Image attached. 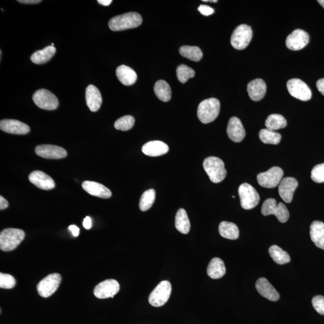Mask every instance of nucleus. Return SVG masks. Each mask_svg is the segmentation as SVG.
Masks as SVG:
<instances>
[{"mask_svg":"<svg viewBox=\"0 0 324 324\" xmlns=\"http://www.w3.org/2000/svg\"><path fill=\"white\" fill-rule=\"evenodd\" d=\"M142 18L137 12H129L114 17L109 22V29L114 32H119L135 29L141 25Z\"/></svg>","mask_w":324,"mask_h":324,"instance_id":"1","label":"nucleus"},{"mask_svg":"<svg viewBox=\"0 0 324 324\" xmlns=\"http://www.w3.org/2000/svg\"><path fill=\"white\" fill-rule=\"evenodd\" d=\"M195 76V72L193 69L188 67L186 65L181 64L177 67V77L179 81L182 84H185Z\"/></svg>","mask_w":324,"mask_h":324,"instance_id":"37","label":"nucleus"},{"mask_svg":"<svg viewBox=\"0 0 324 324\" xmlns=\"http://www.w3.org/2000/svg\"><path fill=\"white\" fill-rule=\"evenodd\" d=\"M259 139L267 144L277 145L280 143L281 136L280 134L268 129H262L259 133Z\"/></svg>","mask_w":324,"mask_h":324,"instance_id":"34","label":"nucleus"},{"mask_svg":"<svg viewBox=\"0 0 324 324\" xmlns=\"http://www.w3.org/2000/svg\"><path fill=\"white\" fill-rule=\"evenodd\" d=\"M8 206V203L2 196H0V210H2L7 208Z\"/></svg>","mask_w":324,"mask_h":324,"instance_id":"46","label":"nucleus"},{"mask_svg":"<svg viewBox=\"0 0 324 324\" xmlns=\"http://www.w3.org/2000/svg\"><path fill=\"white\" fill-rule=\"evenodd\" d=\"M16 280L12 276L0 273V288L12 289L15 286Z\"/></svg>","mask_w":324,"mask_h":324,"instance_id":"40","label":"nucleus"},{"mask_svg":"<svg viewBox=\"0 0 324 324\" xmlns=\"http://www.w3.org/2000/svg\"><path fill=\"white\" fill-rule=\"evenodd\" d=\"M33 100L39 108L49 111L57 109L59 105L57 97L46 89H40L35 92Z\"/></svg>","mask_w":324,"mask_h":324,"instance_id":"10","label":"nucleus"},{"mask_svg":"<svg viewBox=\"0 0 324 324\" xmlns=\"http://www.w3.org/2000/svg\"><path fill=\"white\" fill-rule=\"evenodd\" d=\"M255 286L259 294L267 299L272 301L279 300V294L266 278H259L256 281Z\"/></svg>","mask_w":324,"mask_h":324,"instance_id":"19","label":"nucleus"},{"mask_svg":"<svg viewBox=\"0 0 324 324\" xmlns=\"http://www.w3.org/2000/svg\"><path fill=\"white\" fill-rule=\"evenodd\" d=\"M172 286L170 281H162L149 296V303L154 307H160L167 302L170 297Z\"/></svg>","mask_w":324,"mask_h":324,"instance_id":"8","label":"nucleus"},{"mask_svg":"<svg viewBox=\"0 0 324 324\" xmlns=\"http://www.w3.org/2000/svg\"><path fill=\"white\" fill-rule=\"evenodd\" d=\"M175 225H176V229L183 234H187L189 232L190 222L186 211L183 208H180L177 211Z\"/></svg>","mask_w":324,"mask_h":324,"instance_id":"29","label":"nucleus"},{"mask_svg":"<svg viewBox=\"0 0 324 324\" xmlns=\"http://www.w3.org/2000/svg\"><path fill=\"white\" fill-rule=\"evenodd\" d=\"M269 251L270 256L276 263L283 265L288 263L291 261L288 253L284 251L277 245H273L270 247Z\"/></svg>","mask_w":324,"mask_h":324,"instance_id":"32","label":"nucleus"},{"mask_svg":"<svg viewBox=\"0 0 324 324\" xmlns=\"http://www.w3.org/2000/svg\"><path fill=\"white\" fill-rule=\"evenodd\" d=\"M298 185L297 180L293 177H285L281 180L278 185V193L281 198L286 203H291Z\"/></svg>","mask_w":324,"mask_h":324,"instance_id":"16","label":"nucleus"},{"mask_svg":"<svg viewBox=\"0 0 324 324\" xmlns=\"http://www.w3.org/2000/svg\"><path fill=\"white\" fill-rule=\"evenodd\" d=\"M38 156L48 159H60L67 156V152L61 146L53 145H41L35 149Z\"/></svg>","mask_w":324,"mask_h":324,"instance_id":"15","label":"nucleus"},{"mask_svg":"<svg viewBox=\"0 0 324 324\" xmlns=\"http://www.w3.org/2000/svg\"><path fill=\"white\" fill-rule=\"evenodd\" d=\"M120 284L114 279H108L98 284L95 287L94 294L99 299L113 298L120 291Z\"/></svg>","mask_w":324,"mask_h":324,"instance_id":"13","label":"nucleus"},{"mask_svg":"<svg viewBox=\"0 0 324 324\" xmlns=\"http://www.w3.org/2000/svg\"><path fill=\"white\" fill-rule=\"evenodd\" d=\"M155 94L159 99L163 101H170L172 96L171 89L165 81L159 80L156 82L154 87Z\"/></svg>","mask_w":324,"mask_h":324,"instance_id":"31","label":"nucleus"},{"mask_svg":"<svg viewBox=\"0 0 324 324\" xmlns=\"http://www.w3.org/2000/svg\"><path fill=\"white\" fill-rule=\"evenodd\" d=\"M247 90L248 94L252 100L260 101L266 94V84L261 79H256L248 84Z\"/></svg>","mask_w":324,"mask_h":324,"instance_id":"21","label":"nucleus"},{"mask_svg":"<svg viewBox=\"0 0 324 324\" xmlns=\"http://www.w3.org/2000/svg\"><path fill=\"white\" fill-rule=\"evenodd\" d=\"M87 105L90 111L96 112L102 103V97L99 90L93 85L87 87L86 92Z\"/></svg>","mask_w":324,"mask_h":324,"instance_id":"23","label":"nucleus"},{"mask_svg":"<svg viewBox=\"0 0 324 324\" xmlns=\"http://www.w3.org/2000/svg\"><path fill=\"white\" fill-rule=\"evenodd\" d=\"M19 2L24 4H38L42 2L41 0H18Z\"/></svg>","mask_w":324,"mask_h":324,"instance_id":"47","label":"nucleus"},{"mask_svg":"<svg viewBox=\"0 0 324 324\" xmlns=\"http://www.w3.org/2000/svg\"><path fill=\"white\" fill-rule=\"evenodd\" d=\"M83 226L86 228V230H90V228H92V219L90 218L89 216H87L86 218L84 219Z\"/></svg>","mask_w":324,"mask_h":324,"instance_id":"44","label":"nucleus"},{"mask_svg":"<svg viewBox=\"0 0 324 324\" xmlns=\"http://www.w3.org/2000/svg\"><path fill=\"white\" fill-rule=\"evenodd\" d=\"M97 2L101 5L108 6V5L111 4L112 1L111 0H98Z\"/></svg>","mask_w":324,"mask_h":324,"instance_id":"48","label":"nucleus"},{"mask_svg":"<svg viewBox=\"0 0 324 324\" xmlns=\"http://www.w3.org/2000/svg\"><path fill=\"white\" fill-rule=\"evenodd\" d=\"M30 182L36 187L43 190H51L55 187V184L53 179L41 171H35L30 174L29 177Z\"/></svg>","mask_w":324,"mask_h":324,"instance_id":"18","label":"nucleus"},{"mask_svg":"<svg viewBox=\"0 0 324 324\" xmlns=\"http://www.w3.org/2000/svg\"><path fill=\"white\" fill-rule=\"evenodd\" d=\"M198 10L202 15L204 16H210L215 12V10L212 7L207 5H201L198 7Z\"/></svg>","mask_w":324,"mask_h":324,"instance_id":"42","label":"nucleus"},{"mask_svg":"<svg viewBox=\"0 0 324 324\" xmlns=\"http://www.w3.org/2000/svg\"><path fill=\"white\" fill-rule=\"evenodd\" d=\"M227 134L233 142H240L243 140L246 132L239 118L235 117L230 118L227 127Z\"/></svg>","mask_w":324,"mask_h":324,"instance_id":"17","label":"nucleus"},{"mask_svg":"<svg viewBox=\"0 0 324 324\" xmlns=\"http://www.w3.org/2000/svg\"><path fill=\"white\" fill-rule=\"evenodd\" d=\"M283 171L282 169L275 166L269 171L259 174L257 176L258 184L265 188H272L279 185L283 179Z\"/></svg>","mask_w":324,"mask_h":324,"instance_id":"9","label":"nucleus"},{"mask_svg":"<svg viewBox=\"0 0 324 324\" xmlns=\"http://www.w3.org/2000/svg\"><path fill=\"white\" fill-rule=\"evenodd\" d=\"M142 151L146 156L157 157L167 153L169 146L166 143L160 140H153L143 145Z\"/></svg>","mask_w":324,"mask_h":324,"instance_id":"24","label":"nucleus"},{"mask_svg":"<svg viewBox=\"0 0 324 324\" xmlns=\"http://www.w3.org/2000/svg\"><path fill=\"white\" fill-rule=\"evenodd\" d=\"M203 168L214 183H221L226 178L227 172L224 163L218 157H207L203 162Z\"/></svg>","mask_w":324,"mask_h":324,"instance_id":"3","label":"nucleus"},{"mask_svg":"<svg viewBox=\"0 0 324 324\" xmlns=\"http://www.w3.org/2000/svg\"><path fill=\"white\" fill-rule=\"evenodd\" d=\"M61 281L60 275L53 273L45 277L37 286L39 294L42 297L47 298L57 291Z\"/></svg>","mask_w":324,"mask_h":324,"instance_id":"11","label":"nucleus"},{"mask_svg":"<svg viewBox=\"0 0 324 324\" xmlns=\"http://www.w3.org/2000/svg\"><path fill=\"white\" fill-rule=\"evenodd\" d=\"M135 118L131 115H126L118 119L114 124L115 128L122 131H128L133 128Z\"/></svg>","mask_w":324,"mask_h":324,"instance_id":"38","label":"nucleus"},{"mask_svg":"<svg viewBox=\"0 0 324 324\" xmlns=\"http://www.w3.org/2000/svg\"><path fill=\"white\" fill-rule=\"evenodd\" d=\"M156 199V191L149 189L143 193L139 202V208L142 211H146L153 206Z\"/></svg>","mask_w":324,"mask_h":324,"instance_id":"36","label":"nucleus"},{"mask_svg":"<svg viewBox=\"0 0 324 324\" xmlns=\"http://www.w3.org/2000/svg\"><path fill=\"white\" fill-rule=\"evenodd\" d=\"M207 275L213 279H219L226 273V267L221 258H215L210 261L207 267Z\"/></svg>","mask_w":324,"mask_h":324,"instance_id":"27","label":"nucleus"},{"mask_svg":"<svg viewBox=\"0 0 324 324\" xmlns=\"http://www.w3.org/2000/svg\"><path fill=\"white\" fill-rule=\"evenodd\" d=\"M56 53L54 46H48L44 49L37 50L31 56V60L36 64H43L47 63Z\"/></svg>","mask_w":324,"mask_h":324,"instance_id":"28","label":"nucleus"},{"mask_svg":"<svg viewBox=\"0 0 324 324\" xmlns=\"http://www.w3.org/2000/svg\"><path fill=\"white\" fill-rule=\"evenodd\" d=\"M309 36L304 30L297 29L287 37L286 45L292 50H299L304 48L308 44Z\"/></svg>","mask_w":324,"mask_h":324,"instance_id":"14","label":"nucleus"},{"mask_svg":"<svg viewBox=\"0 0 324 324\" xmlns=\"http://www.w3.org/2000/svg\"><path fill=\"white\" fill-rule=\"evenodd\" d=\"M310 235L316 246L324 250V224L319 221L313 222L310 227Z\"/></svg>","mask_w":324,"mask_h":324,"instance_id":"25","label":"nucleus"},{"mask_svg":"<svg viewBox=\"0 0 324 324\" xmlns=\"http://www.w3.org/2000/svg\"><path fill=\"white\" fill-rule=\"evenodd\" d=\"M238 194L241 207L245 210L253 209L259 204L260 197L257 191L248 183L239 185Z\"/></svg>","mask_w":324,"mask_h":324,"instance_id":"7","label":"nucleus"},{"mask_svg":"<svg viewBox=\"0 0 324 324\" xmlns=\"http://www.w3.org/2000/svg\"><path fill=\"white\" fill-rule=\"evenodd\" d=\"M251 27L246 24L239 25L231 36V44L235 49L243 50L247 47L252 40Z\"/></svg>","mask_w":324,"mask_h":324,"instance_id":"6","label":"nucleus"},{"mask_svg":"<svg viewBox=\"0 0 324 324\" xmlns=\"http://www.w3.org/2000/svg\"><path fill=\"white\" fill-rule=\"evenodd\" d=\"M25 237L23 231L15 228H7L0 233V249L4 252H10L16 249Z\"/></svg>","mask_w":324,"mask_h":324,"instance_id":"4","label":"nucleus"},{"mask_svg":"<svg viewBox=\"0 0 324 324\" xmlns=\"http://www.w3.org/2000/svg\"><path fill=\"white\" fill-rule=\"evenodd\" d=\"M69 229L71 231L73 236H78L79 234H80V228L76 226V225H70L69 227Z\"/></svg>","mask_w":324,"mask_h":324,"instance_id":"45","label":"nucleus"},{"mask_svg":"<svg viewBox=\"0 0 324 324\" xmlns=\"http://www.w3.org/2000/svg\"><path fill=\"white\" fill-rule=\"evenodd\" d=\"M311 179L315 183H324V163L314 166L311 171Z\"/></svg>","mask_w":324,"mask_h":324,"instance_id":"39","label":"nucleus"},{"mask_svg":"<svg viewBox=\"0 0 324 324\" xmlns=\"http://www.w3.org/2000/svg\"><path fill=\"white\" fill-rule=\"evenodd\" d=\"M221 103L216 98H207L199 103L197 111L198 119L204 124L215 121L220 113Z\"/></svg>","mask_w":324,"mask_h":324,"instance_id":"2","label":"nucleus"},{"mask_svg":"<svg viewBox=\"0 0 324 324\" xmlns=\"http://www.w3.org/2000/svg\"><path fill=\"white\" fill-rule=\"evenodd\" d=\"M312 305L318 313L324 315V297L323 295H317L313 298Z\"/></svg>","mask_w":324,"mask_h":324,"instance_id":"41","label":"nucleus"},{"mask_svg":"<svg viewBox=\"0 0 324 324\" xmlns=\"http://www.w3.org/2000/svg\"><path fill=\"white\" fill-rule=\"evenodd\" d=\"M0 129L8 134L25 135L30 131V127L18 120L5 119L0 122Z\"/></svg>","mask_w":324,"mask_h":324,"instance_id":"20","label":"nucleus"},{"mask_svg":"<svg viewBox=\"0 0 324 324\" xmlns=\"http://www.w3.org/2000/svg\"><path fill=\"white\" fill-rule=\"evenodd\" d=\"M318 2H319V3L322 5L324 8V0H318Z\"/></svg>","mask_w":324,"mask_h":324,"instance_id":"49","label":"nucleus"},{"mask_svg":"<svg viewBox=\"0 0 324 324\" xmlns=\"http://www.w3.org/2000/svg\"><path fill=\"white\" fill-rule=\"evenodd\" d=\"M317 87L321 93L324 95V78L320 79L317 81Z\"/></svg>","mask_w":324,"mask_h":324,"instance_id":"43","label":"nucleus"},{"mask_svg":"<svg viewBox=\"0 0 324 324\" xmlns=\"http://www.w3.org/2000/svg\"><path fill=\"white\" fill-rule=\"evenodd\" d=\"M202 1H204V2H218V1H217V0H210H210H203Z\"/></svg>","mask_w":324,"mask_h":324,"instance_id":"50","label":"nucleus"},{"mask_svg":"<svg viewBox=\"0 0 324 324\" xmlns=\"http://www.w3.org/2000/svg\"><path fill=\"white\" fill-rule=\"evenodd\" d=\"M261 213L264 216L275 215L281 223H285L288 221L289 213L288 208L283 203L277 205L276 200L273 198L267 199L263 203Z\"/></svg>","mask_w":324,"mask_h":324,"instance_id":"5","label":"nucleus"},{"mask_svg":"<svg viewBox=\"0 0 324 324\" xmlns=\"http://www.w3.org/2000/svg\"><path fill=\"white\" fill-rule=\"evenodd\" d=\"M286 126L287 122L285 118L280 114L270 115L266 121V128L273 131L284 128Z\"/></svg>","mask_w":324,"mask_h":324,"instance_id":"33","label":"nucleus"},{"mask_svg":"<svg viewBox=\"0 0 324 324\" xmlns=\"http://www.w3.org/2000/svg\"><path fill=\"white\" fill-rule=\"evenodd\" d=\"M82 186L84 190L92 196L104 199L111 198L112 196L111 191L109 188L97 182L85 181Z\"/></svg>","mask_w":324,"mask_h":324,"instance_id":"22","label":"nucleus"},{"mask_svg":"<svg viewBox=\"0 0 324 324\" xmlns=\"http://www.w3.org/2000/svg\"><path fill=\"white\" fill-rule=\"evenodd\" d=\"M179 52L183 57L193 61L201 60L203 56L201 49L197 46H183L180 47Z\"/></svg>","mask_w":324,"mask_h":324,"instance_id":"35","label":"nucleus"},{"mask_svg":"<svg viewBox=\"0 0 324 324\" xmlns=\"http://www.w3.org/2000/svg\"><path fill=\"white\" fill-rule=\"evenodd\" d=\"M219 232L222 237L229 239H236L239 237L237 226L232 222L224 221L219 225Z\"/></svg>","mask_w":324,"mask_h":324,"instance_id":"30","label":"nucleus"},{"mask_svg":"<svg viewBox=\"0 0 324 324\" xmlns=\"http://www.w3.org/2000/svg\"><path fill=\"white\" fill-rule=\"evenodd\" d=\"M117 77L123 85L129 86L133 85L137 80V73L131 67L122 65L116 70Z\"/></svg>","mask_w":324,"mask_h":324,"instance_id":"26","label":"nucleus"},{"mask_svg":"<svg viewBox=\"0 0 324 324\" xmlns=\"http://www.w3.org/2000/svg\"><path fill=\"white\" fill-rule=\"evenodd\" d=\"M289 94L298 100L308 101L312 98V92L309 86L299 79H291L286 84Z\"/></svg>","mask_w":324,"mask_h":324,"instance_id":"12","label":"nucleus"}]
</instances>
